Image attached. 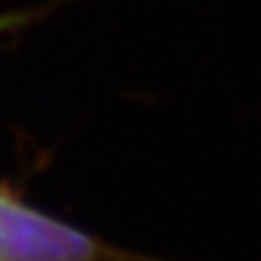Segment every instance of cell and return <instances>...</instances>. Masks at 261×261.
Masks as SVG:
<instances>
[{
  "label": "cell",
  "mask_w": 261,
  "mask_h": 261,
  "mask_svg": "<svg viewBox=\"0 0 261 261\" xmlns=\"http://www.w3.org/2000/svg\"><path fill=\"white\" fill-rule=\"evenodd\" d=\"M0 261H145L0 189Z\"/></svg>",
  "instance_id": "1"
},
{
  "label": "cell",
  "mask_w": 261,
  "mask_h": 261,
  "mask_svg": "<svg viewBox=\"0 0 261 261\" xmlns=\"http://www.w3.org/2000/svg\"><path fill=\"white\" fill-rule=\"evenodd\" d=\"M41 15V10H17V12H0V37L24 27L27 22Z\"/></svg>",
  "instance_id": "2"
}]
</instances>
